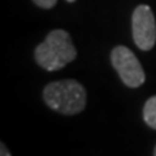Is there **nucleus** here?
Returning <instances> with one entry per match:
<instances>
[{"label":"nucleus","instance_id":"f257e3e1","mask_svg":"<svg viewBox=\"0 0 156 156\" xmlns=\"http://www.w3.org/2000/svg\"><path fill=\"white\" fill-rule=\"evenodd\" d=\"M77 57V50L69 33L61 29L52 30L35 48V60L43 69L55 72L62 69Z\"/></svg>","mask_w":156,"mask_h":156},{"label":"nucleus","instance_id":"f03ea898","mask_svg":"<svg viewBox=\"0 0 156 156\" xmlns=\"http://www.w3.org/2000/svg\"><path fill=\"white\" fill-rule=\"evenodd\" d=\"M43 99L46 104L62 115H77L86 107V90L80 82L64 80L51 82L44 87Z\"/></svg>","mask_w":156,"mask_h":156},{"label":"nucleus","instance_id":"7ed1b4c3","mask_svg":"<svg viewBox=\"0 0 156 156\" xmlns=\"http://www.w3.org/2000/svg\"><path fill=\"white\" fill-rule=\"evenodd\" d=\"M112 65L119 73L121 81L129 87H139L144 83L146 74L136 56L128 47L117 46L111 53Z\"/></svg>","mask_w":156,"mask_h":156},{"label":"nucleus","instance_id":"20e7f679","mask_svg":"<svg viewBox=\"0 0 156 156\" xmlns=\"http://www.w3.org/2000/svg\"><path fill=\"white\" fill-rule=\"evenodd\" d=\"M133 39L138 48L142 51L152 50L156 43V21L148 5H138L131 17Z\"/></svg>","mask_w":156,"mask_h":156},{"label":"nucleus","instance_id":"39448f33","mask_svg":"<svg viewBox=\"0 0 156 156\" xmlns=\"http://www.w3.org/2000/svg\"><path fill=\"white\" fill-rule=\"evenodd\" d=\"M144 121L150 128L156 130V96H152L146 101L143 108Z\"/></svg>","mask_w":156,"mask_h":156},{"label":"nucleus","instance_id":"423d86ee","mask_svg":"<svg viewBox=\"0 0 156 156\" xmlns=\"http://www.w3.org/2000/svg\"><path fill=\"white\" fill-rule=\"evenodd\" d=\"M33 2L35 3L38 7L44 8V9H50L57 3V0H33Z\"/></svg>","mask_w":156,"mask_h":156},{"label":"nucleus","instance_id":"0eeeda50","mask_svg":"<svg viewBox=\"0 0 156 156\" xmlns=\"http://www.w3.org/2000/svg\"><path fill=\"white\" fill-rule=\"evenodd\" d=\"M0 156H11V154H9V151L4 143H0Z\"/></svg>","mask_w":156,"mask_h":156},{"label":"nucleus","instance_id":"6e6552de","mask_svg":"<svg viewBox=\"0 0 156 156\" xmlns=\"http://www.w3.org/2000/svg\"><path fill=\"white\" fill-rule=\"evenodd\" d=\"M66 2H69V3H74L76 0H66Z\"/></svg>","mask_w":156,"mask_h":156},{"label":"nucleus","instance_id":"1a4fd4ad","mask_svg":"<svg viewBox=\"0 0 156 156\" xmlns=\"http://www.w3.org/2000/svg\"><path fill=\"white\" fill-rule=\"evenodd\" d=\"M154 156H156V147H155V151H154Z\"/></svg>","mask_w":156,"mask_h":156}]
</instances>
